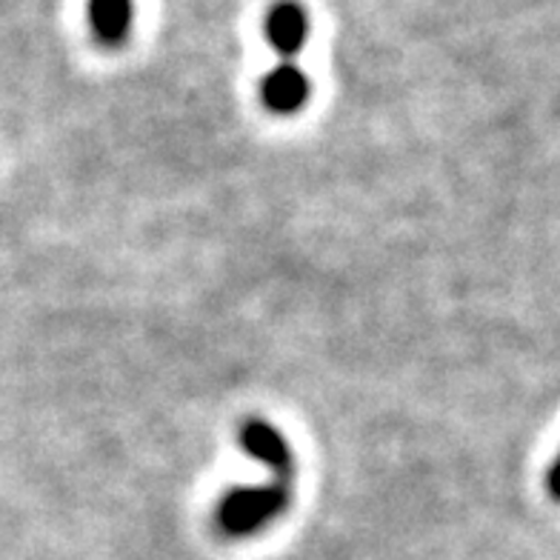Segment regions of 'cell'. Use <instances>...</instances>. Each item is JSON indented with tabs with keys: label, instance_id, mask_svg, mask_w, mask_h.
<instances>
[{
	"label": "cell",
	"instance_id": "1",
	"mask_svg": "<svg viewBox=\"0 0 560 560\" xmlns=\"http://www.w3.org/2000/svg\"><path fill=\"white\" fill-rule=\"evenodd\" d=\"M292 506L289 483H269V487H241L221 498L214 509V526L223 538H249L255 532L275 524Z\"/></svg>",
	"mask_w": 560,
	"mask_h": 560
},
{
	"label": "cell",
	"instance_id": "2",
	"mask_svg": "<svg viewBox=\"0 0 560 560\" xmlns=\"http://www.w3.org/2000/svg\"><path fill=\"white\" fill-rule=\"evenodd\" d=\"M237 443H241V450L246 455L255 457L258 464H264L275 475L278 483H292L295 455H292V446L287 443V438L280 435L272 423H266V420L258 418L246 420L244 427L237 429Z\"/></svg>",
	"mask_w": 560,
	"mask_h": 560
},
{
	"label": "cell",
	"instance_id": "3",
	"mask_svg": "<svg viewBox=\"0 0 560 560\" xmlns=\"http://www.w3.org/2000/svg\"><path fill=\"white\" fill-rule=\"evenodd\" d=\"M310 95V78L292 60H283L260 78V104L272 115H295L306 106Z\"/></svg>",
	"mask_w": 560,
	"mask_h": 560
},
{
	"label": "cell",
	"instance_id": "4",
	"mask_svg": "<svg viewBox=\"0 0 560 560\" xmlns=\"http://www.w3.org/2000/svg\"><path fill=\"white\" fill-rule=\"evenodd\" d=\"M264 35L275 52L283 60H292L310 37V15L295 0H280L264 18Z\"/></svg>",
	"mask_w": 560,
	"mask_h": 560
},
{
	"label": "cell",
	"instance_id": "5",
	"mask_svg": "<svg viewBox=\"0 0 560 560\" xmlns=\"http://www.w3.org/2000/svg\"><path fill=\"white\" fill-rule=\"evenodd\" d=\"M135 0H89V26L97 44L118 49L132 35Z\"/></svg>",
	"mask_w": 560,
	"mask_h": 560
},
{
	"label": "cell",
	"instance_id": "6",
	"mask_svg": "<svg viewBox=\"0 0 560 560\" xmlns=\"http://www.w3.org/2000/svg\"><path fill=\"white\" fill-rule=\"evenodd\" d=\"M546 483H549V492H552L555 501H560V455H558V460L552 464V469H549V478H546Z\"/></svg>",
	"mask_w": 560,
	"mask_h": 560
}]
</instances>
